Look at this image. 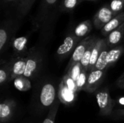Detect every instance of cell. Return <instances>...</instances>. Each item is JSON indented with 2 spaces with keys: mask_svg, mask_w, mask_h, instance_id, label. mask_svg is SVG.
I'll return each mask as SVG.
<instances>
[{
  "mask_svg": "<svg viewBox=\"0 0 124 123\" xmlns=\"http://www.w3.org/2000/svg\"><path fill=\"white\" fill-rule=\"evenodd\" d=\"M60 12L59 0H41L31 20L32 31H39L40 41L46 43L52 37Z\"/></svg>",
  "mask_w": 124,
  "mask_h": 123,
  "instance_id": "obj_1",
  "label": "cell"
},
{
  "mask_svg": "<svg viewBox=\"0 0 124 123\" xmlns=\"http://www.w3.org/2000/svg\"><path fill=\"white\" fill-rule=\"evenodd\" d=\"M21 22L15 18H7L3 20L0 27V53L3 54L9 47L12 42L16 37V33L18 30Z\"/></svg>",
  "mask_w": 124,
  "mask_h": 123,
  "instance_id": "obj_2",
  "label": "cell"
},
{
  "mask_svg": "<svg viewBox=\"0 0 124 123\" xmlns=\"http://www.w3.org/2000/svg\"><path fill=\"white\" fill-rule=\"evenodd\" d=\"M43 52L41 50V48L33 46L29 49L27 57L26 67L23 76L30 80L37 78L43 67Z\"/></svg>",
  "mask_w": 124,
  "mask_h": 123,
  "instance_id": "obj_3",
  "label": "cell"
},
{
  "mask_svg": "<svg viewBox=\"0 0 124 123\" xmlns=\"http://www.w3.org/2000/svg\"><path fill=\"white\" fill-rule=\"evenodd\" d=\"M57 98V90L54 83L46 81L39 91V107L41 110H49Z\"/></svg>",
  "mask_w": 124,
  "mask_h": 123,
  "instance_id": "obj_4",
  "label": "cell"
},
{
  "mask_svg": "<svg viewBox=\"0 0 124 123\" xmlns=\"http://www.w3.org/2000/svg\"><path fill=\"white\" fill-rule=\"evenodd\" d=\"M94 94L100 109V115L103 117H110L115 107V99H112L108 88L98 89Z\"/></svg>",
  "mask_w": 124,
  "mask_h": 123,
  "instance_id": "obj_5",
  "label": "cell"
},
{
  "mask_svg": "<svg viewBox=\"0 0 124 123\" xmlns=\"http://www.w3.org/2000/svg\"><path fill=\"white\" fill-rule=\"evenodd\" d=\"M81 41V39L76 38L71 32H70L57 49L56 54L58 58L60 60H62L67 58L70 54H73Z\"/></svg>",
  "mask_w": 124,
  "mask_h": 123,
  "instance_id": "obj_6",
  "label": "cell"
},
{
  "mask_svg": "<svg viewBox=\"0 0 124 123\" xmlns=\"http://www.w3.org/2000/svg\"><path fill=\"white\" fill-rule=\"evenodd\" d=\"M115 16L110 7V4H105L102 6L94 14L93 17V25L96 29L101 30Z\"/></svg>",
  "mask_w": 124,
  "mask_h": 123,
  "instance_id": "obj_7",
  "label": "cell"
},
{
  "mask_svg": "<svg viewBox=\"0 0 124 123\" xmlns=\"http://www.w3.org/2000/svg\"><path fill=\"white\" fill-rule=\"evenodd\" d=\"M93 37H94V36H89L79 42V43L78 44V46L75 49L74 51L71 54V57L70 58V61H69V62L67 65V67L65 69V72H68V70L70 67H72L74 65L81 62V60L84 54H85V52H86L91 41L92 40Z\"/></svg>",
  "mask_w": 124,
  "mask_h": 123,
  "instance_id": "obj_8",
  "label": "cell"
},
{
  "mask_svg": "<svg viewBox=\"0 0 124 123\" xmlns=\"http://www.w3.org/2000/svg\"><path fill=\"white\" fill-rule=\"evenodd\" d=\"M105 72L106 70H94L89 72L84 91L89 94H94L99 89L100 85L102 83L105 79Z\"/></svg>",
  "mask_w": 124,
  "mask_h": 123,
  "instance_id": "obj_9",
  "label": "cell"
},
{
  "mask_svg": "<svg viewBox=\"0 0 124 123\" xmlns=\"http://www.w3.org/2000/svg\"><path fill=\"white\" fill-rule=\"evenodd\" d=\"M28 54L20 57H12L9 59L11 66V76L9 82L14 80L16 78L19 76H23L24 75L26 62H27Z\"/></svg>",
  "mask_w": 124,
  "mask_h": 123,
  "instance_id": "obj_10",
  "label": "cell"
},
{
  "mask_svg": "<svg viewBox=\"0 0 124 123\" xmlns=\"http://www.w3.org/2000/svg\"><path fill=\"white\" fill-rule=\"evenodd\" d=\"M30 37V33L25 36L15 37L12 42L11 48L13 54L12 57H20L28 54L29 49L28 48V43Z\"/></svg>",
  "mask_w": 124,
  "mask_h": 123,
  "instance_id": "obj_11",
  "label": "cell"
},
{
  "mask_svg": "<svg viewBox=\"0 0 124 123\" xmlns=\"http://www.w3.org/2000/svg\"><path fill=\"white\" fill-rule=\"evenodd\" d=\"M17 107V103L15 100L7 99L0 104V121L1 123L9 122L13 117Z\"/></svg>",
  "mask_w": 124,
  "mask_h": 123,
  "instance_id": "obj_12",
  "label": "cell"
},
{
  "mask_svg": "<svg viewBox=\"0 0 124 123\" xmlns=\"http://www.w3.org/2000/svg\"><path fill=\"white\" fill-rule=\"evenodd\" d=\"M57 97L62 104L66 106H70L76 102L77 94L70 91L61 80L57 88Z\"/></svg>",
  "mask_w": 124,
  "mask_h": 123,
  "instance_id": "obj_13",
  "label": "cell"
},
{
  "mask_svg": "<svg viewBox=\"0 0 124 123\" xmlns=\"http://www.w3.org/2000/svg\"><path fill=\"white\" fill-rule=\"evenodd\" d=\"M36 0H19L15 5V18L20 22L28 14Z\"/></svg>",
  "mask_w": 124,
  "mask_h": 123,
  "instance_id": "obj_14",
  "label": "cell"
},
{
  "mask_svg": "<svg viewBox=\"0 0 124 123\" xmlns=\"http://www.w3.org/2000/svg\"><path fill=\"white\" fill-rule=\"evenodd\" d=\"M93 28L92 22L90 20H84L78 24L71 33L78 38L83 40L84 38L89 36V34L92 31Z\"/></svg>",
  "mask_w": 124,
  "mask_h": 123,
  "instance_id": "obj_15",
  "label": "cell"
},
{
  "mask_svg": "<svg viewBox=\"0 0 124 123\" xmlns=\"http://www.w3.org/2000/svg\"><path fill=\"white\" fill-rule=\"evenodd\" d=\"M124 36V22L116 30H113L105 38L106 43L109 48H113L118 46Z\"/></svg>",
  "mask_w": 124,
  "mask_h": 123,
  "instance_id": "obj_16",
  "label": "cell"
},
{
  "mask_svg": "<svg viewBox=\"0 0 124 123\" xmlns=\"http://www.w3.org/2000/svg\"><path fill=\"white\" fill-rule=\"evenodd\" d=\"M124 46L123 45L117 46L113 48H110L105 60L106 69L108 70L110 67L116 63L119 60L121 57L124 54Z\"/></svg>",
  "mask_w": 124,
  "mask_h": 123,
  "instance_id": "obj_17",
  "label": "cell"
},
{
  "mask_svg": "<svg viewBox=\"0 0 124 123\" xmlns=\"http://www.w3.org/2000/svg\"><path fill=\"white\" fill-rule=\"evenodd\" d=\"M124 22V11L115 16L108 23H107L101 30L102 36L107 37L113 30L118 28Z\"/></svg>",
  "mask_w": 124,
  "mask_h": 123,
  "instance_id": "obj_18",
  "label": "cell"
},
{
  "mask_svg": "<svg viewBox=\"0 0 124 123\" xmlns=\"http://www.w3.org/2000/svg\"><path fill=\"white\" fill-rule=\"evenodd\" d=\"M106 44V41L104 38H98L97 41L96 42L94 49L92 52V56L89 62V72L92 71L94 69V67L96 65V63L97 62V59L100 57V54L104 48V46Z\"/></svg>",
  "mask_w": 124,
  "mask_h": 123,
  "instance_id": "obj_19",
  "label": "cell"
},
{
  "mask_svg": "<svg viewBox=\"0 0 124 123\" xmlns=\"http://www.w3.org/2000/svg\"><path fill=\"white\" fill-rule=\"evenodd\" d=\"M98 37L97 36H94L93 37L92 40L91 41L85 54H84L81 60V64L82 65V67L84 70H86L89 72V62H90V59H91V56H92V50L94 49V46L96 43V42L98 40Z\"/></svg>",
  "mask_w": 124,
  "mask_h": 123,
  "instance_id": "obj_20",
  "label": "cell"
},
{
  "mask_svg": "<svg viewBox=\"0 0 124 123\" xmlns=\"http://www.w3.org/2000/svg\"><path fill=\"white\" fill-rule=\"evenodd\" d=\"M11 76V66L10 62L1 61L0 67V85L1 86H4L7 83L9 82Z\"/></svg>",
  "mask_w": 124,
  "mask_h": 123,
  "instance_id": "obj_21",
  "label": "cell"
},
{
  "mask_svg": "<svg viewBox=\"0 0 124 123\" xmlns=\"http://www.w3.org/2000/svg\"><path fill=\"white\" fill-rule=\"evenodd\" d=\"M13 84L15 88L20 91H28L31 87V81L29 78L25 76H19L13 80Z\"/></svg>",
  "mask_w": 124,
  "mask_h": 123,
  "instance_id": "obj_22",
  "label": "cell"
},
{
  "mask_svg": "<svg viewBox=\"0 0 124 123\" xmlns=\"http://www.w3.org/2000/svg\"><path fill=\"white\" fill-rule=\"evenodd\" d=\"M84 0H61L60 2V12H72Z\"/></svg>",
  "mask_w": 124,
  "mask_h": 123,
  "instance_id": "obj_23",
  "label": "cell"
},
{
  "mask_svg": "<svg viewBox=\"0 0 124 123\" xmlns=\"http://www.w3.org/2000/svg\"><path fill=\"white\" fill-rule=\"evenodd\" d=\"M110 48L108 46L107 43L105 44V46H104V48L102 49L100 57L97 59V62L96 63V65L94 67V70H107L106 69V65H105V60H106V57H107V54L108 53Z\"/></svg>",
  "mask_w": 124,
  "mask_h": 123,
  "instance_id": "obj_24",
  "label": "cell"
},
{
  "mask_svg": "<svg viewBox=\"0 0 124 123\" xmlns=\"http://www.w3.org/2000/svg\"><path fill=\"white\" fill-rule=\"evenodd\" d=\"M60 101L59 100V99L57 98L56 101L54 102V104L52 105V107L50 108V109L48 112V114L46 117V118L44 119V120L43 121V123H55V117L57 116V112H58V109H59V106H60Z\"/></svg>",
  "mask_w": 124,
  "mask_h": 123,
  "instance_id": "obj_25",
  "label": "cell"
},
{
  "mask_svg": "<svg viewBox=\"0 0 124 123\" xmlns=\"http://www.w3.org/2000/svg\"><path fill=\"white\" fill-rule=\"evenodd\" d=\"M88 76H89V72L83 69L81 75H79L78 80L76 82L78 92L81 91H84V88H85V87L86 86Z\"/></svg>",
  "mask_w": 124,
  "mask_h": 123,
  "instance_id": "obj_26",
  "label": "cell"
},
{
  "mask_svg": "<svg viewBox=\"0 0 124 123\" xmlns=\"http://www.w3.org/2000/svg\"><path fill=\"white\" fill-rule=\"evenodd\" d=\"M82 70H83V67H82L81 62H78L77 64L74 65L72 67H70L68 70V71L66 72L65 73L68 74L70 77L76 82V80H78L79 75H81L82 72Z\"/></svg>",
  "mask_w": 124,
  "mask_h": 123,
  "instance_id": "obj_27",
  "label": "cell"
},
{
  "mask_svg": "<svg viewBox=\"0 0 124 123\" xmlns=\"http://www.w3.org/2000/svg\"><path fill=\"white\" fill-rule=\"evenodd\" d=\"M110 7L113 14L116 16L123 12L124 10V0H112L110 3Z\"/></svg>",
  "mask_w": 124,
  "mask_h": 123,
  "instance_id": "obj_28",
  "label": "cell"
},
{
  "mask_svg": "<svg viewBox=\"0 0 124 123\" xmlns=\"http://www.w3.org/2000/svg\"><path fill=\"white\" fill-rule=\"evenodd\" d=\"M62 81L65 84V86L73 92L78 94V88H77V86H76V83L75 80H73L68 74L65 73L62 78Z\"/></svg>",
  "mask_w": 124,
  "mask_h": 123,
  "instance_id": "obj_29",
  "label": "cell"
},
{
  "mask_svg": "<svg viewBox=\"0 0 124 123\" xmlns=\"http://www.w3.org/2000/svg\"><path fill=\"white\" fill-rule=\"evenodd\" d=\"M110 117L113 120H124V108H118L113 109Z\"/></svg>",
  "mask_w": 124,
  "mask_h": 123,
  "instance_id": "obj_30",
  "label": "cell"
},
{
  "mask_svg": "<svg viewBox=\"0 0 124 123\" xmlns=\"http://www.w3.org/2000/svg\"><path fill=\"white\" fill-rule=\"evenodd\" d=\"M19 0H1L2 6L7 7H15L17 1Z\"/></svg>",
  "mask_w": 124,
  "mask_h": 123,
  "instance_id": "obj_31",
  "label": "cell"
},
{
  "mask_svg": "<svg viewBox=\"0 0 124 123\" xmlns=\"http://www.w3.org/2000/svg\"><path fill=\"white\" fill-rule=\"evenodd\" d=\"M116 86L121 89H124V72L116 80Z\"/></svg>",
  "mask_w": 124,
  "mask_h": 123,
  "instance_id": "obj_32",
  "label": "cell"
},
{
  "mask_svg": "<svg viewBox=\"0 0 124 123\" xmlns=\"http://www.w3.org/2000/svg\"><path fill=\"white\" fill-rule=\"evenodd\" d=\"M124 107V96H121L115 100V107Z\"/></svg>",
  "mask_w": 124,
  "mask_h": 123,
  "instance_id": "obj_33",
  "label": "cell"
},
{
  "mask_svg": "<svg viewBox=\"0 0 124 123\" xmlns=\"http://www.w3.org/2000/svg\"><path fill=\"white\" fill-rule=\"evenodd\" d=\"M84 1H97V0H84Z\"/></svg>",
  "mask_w": 124,
  "mask_h": 123,
  "instance_id": "obj_34",
  "label": "cell"
}]
</instances>
